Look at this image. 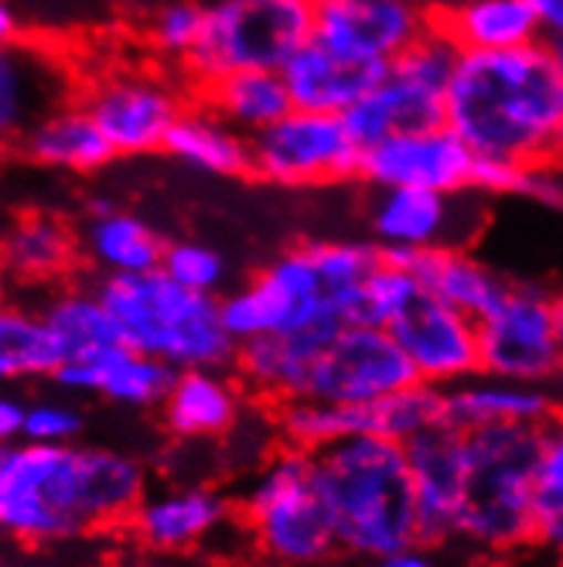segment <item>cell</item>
<instances>
[{
    "label": "cell",
    "instance_id": "obj_23",
    "mask_svg": "<svg viewBox=\"0 0 563 567\" xmlns=\"http://www.w3.org/2000/svg\"><path fill=\"white\" fill-rule=\"evenodd\" d=\"M79 250L100 277L150 274L165 264L168 239L137 213L110 198H90L79 223Z\"/></svg>",
    "mask_w": 563,
    "mask_h": 567
},
{
    "label": "cell",
    "instance_id": "obj_26",
    "mask_svg": "<svg viewBox=\"0 0 563 567\" xmlns=\"http://www.w3.org/2000/svg\"><path fill=\"white\" fill-rule=\"evenodd\" d=\"M11 144L24 165L62 175H96L116 157L106 134L79 100L62 103Z\"/></svg>",
    "mask_w": 563,
    "mask_h": 567
},
{
    "label": "cell",
    "instance_id": "obj_35",
    "mask_svg": "<svg viewBox=\"0 0 563 567\" xmlns=\"http://www.w3.org/2000/svg\"><path fill=\"white\" fill-rule=\"evenodd\" d=\"M42 311L65 349V362L124 342L96 288H72V284H65V288L45 298Z\"/></svg>",
    "mask_w": 563,
    "mask_h": 567
},
{
    "label": "cell",
    "instance_id": "obj_48",
    "mask_svg": "<svg viewBox=\"0 0 563 567\" xmlns=\"http://www.w3.org/2000/svg\"><path fill=\"white\" fill-rule=\"evenodd\" d=\"M550 49H553L556 69H560V79H563V45H550ZM556 161L563 165V110H560V127H556Z\"/></svg>",
    "mask_w": 563,
    "mask_h": 567
},
{
    "label": "cell",
    "instance_id": "obj_53",
    "mask_svg": "<svg viewBox=\"0 0 563 567\" xmlns=\"http://www.w3.org/2000/svg\"><path fill=\"white\" fill-rule=\"evenodd\" d=\"M311 4H317V0H311Z\"/></svg>",
    "mask_w": 563,
    "mask_h": 567
},
{
    "label": "cell",
    "instance_id": "obj_49",
    "mask_svg": "<svg viewBox=\"0 0 563 567\" xmlns=\"http://www.w3.org/2000/svg\"><path fill=\"white\" fill-rule=\"evenodd\" d=\"M499 567H560V564H556V560H550V564H509V560H505V564H499Z\"/></svg>",
    "mask_w": 563,
    "mask_h": 567
},
{
    "label": "cell",
    "instance_id": "obj_40",
    "mask_svg": "<svg viewBox=\"0 0 563 567\" xmlns=\"http://www.w3.org/2000/svg\"><path fill=\"white\" fill-rule=\"evenodd\" d=\"M168 277H175L181 288L198 295H219L226 284V260L216 247L195 239H171L165 250V264H160Z\"/></svg>",
    "mask_w": 563,
    "mask_h": 567
},
{
    "label": "cell",
    "instance_id": "obj_19",
    "mask_svg": "<svg viewBox=\"0 0 563 567\" xmlns=\"http://www.w3.org/2000/svg\"><path fill=\"white\" fill-rule=\"evenodd\" d=\"M175 373L178 370H171L168 362L119 342L83 359H69L52 383L72 396H103L131 411H154L165 403Z\"/></svg>",
    "mask_w": 563,
    "mask_h": 567
},
{
    "label": "cell",
    "instance_id": "obj_12",
    "mask_svg": "<svg viewBox=\"0 0 563 567\" xmlns=\"http://www.w3.org/2000/svg\"><path fill=\"white\" fill-rule=\"evenodd\" d=\"M253 178L280 188H314L362 178V147L345 116L291 110L277 124L250 137Z\"/></svg>",
    "mask_w": 563,
    "mask_h": 567
},
{
    "label": "cell",
    "instance_id": "obj_50",
    "mask_svg": "<svg viewBox=\"0 0 563 567\" xmlns=\"http://www.w3.org/2000/svg\"><path fill=\"white\" fill-rule=\"evenodd\" d=\"M556 311H560V336H563V291L556 295Z\"/></svg>",
    "mask_w": 563,
    "mask_h": 567
},
{
    "label": "cell",
    "instance_id": "obj_47",
    "mask_svg": "<svg viewBox=\"0 0 563 567\" xmlns=\"http://www.w3.org/2000/svg\"><path fill=\"white\" fill-rule=\"evenodd\" d=\"M21 11L28 4H45V8H55V11H72V8H83V4H93V0H11Z\"/></svg>",
    "mask_w": 563,
    "mask_h": 567
},
{
    "label": "cell",
    "instance_id": "obj_45",
    "mask_svg": "<svg viewBox=\"0 0 563 567\" xmlns=\"http://www.w3.org/2000/svg\"><path fill=\"white\" fill-rule=\"evenodd\" d=\"M28 18L11 4V0H4L0 4V38H4V45H14V42H24L28 38Z\"/></svg>",
    "mask_w": 563,
    "mask_h": 567
},
{
    "label": "cell",
    "instance_id": "obj_21",
    "mask_svg": "<svg viewBox=\"0 0 563 567\" xmlns=\"http://www.w3.org/2000/svg\"><path fill=\"white\" fill-rule=\"evenodd\" d=\"M75 96L79 86L72 75L31 38L0 52V131L8 141H18L31 124Z\"/></svg>",
    "mask_w": 563,
    "mask_h": 567
},
{
    "label": "cell",
    "instance_id": "obj_24",
    "mask_svg": "<svg viewBox=\"0 0 563 567\" xmlns=\"http://www.w3.org/2000/svg\"><path fill=\"white\" fill-rule=\"evenodd\" d=\"M79 250V226L52 209H18L4 229V270L18 288H65Z\"/></svg>",
    "mask_w": 563,
    "mask_h": 567
},
{
    "label": "cell",
    "instance_id": "obj_13",
    "mask_svg": "<svg viewBox=\"0 0 563 567\" xmlns=\"http://www.w3.org/2000/svg\"><path fill=\"white\" fill-rule=\"evenodd\" d=\"M417 383L407 352L379 326H342L317 352L304 396L369 408L376 400Z\"/></svg>",
    "mask_w": 563,
    "mask_h": 567
},
{
    "label": "cell",
    "instance_id": "obj_51",
    "mask_svg": "<svg viewBox=\"0 0 563 567\" xmlns=\"http://www.w3.org/2000/svg\"><path fill=\"white\" fill-rule=\"evenodd\" d=\"M556 390H560V400H563V377L556 380Z\"/></svg>",
    "mask_w": 563,
    "mask_h": 567
},
{
    "label": "cell",
    "instance_id": "obj_27",
    "mask_svg": "<svg viewBox=\"0 0 563 567\" xmlns=\"http://www.w3.org/2000/svg\"><path fill=\"white\" fill-rule=\"evenodd\" d=\"M247 390L226 370H181L160 403V424L178 441H216L239 427Z\"/></svg>",
    "mask_w": 563,
    "mask_h": 567
},
{
    "label": "cell",
    "instance_id": "obj_3",
    "mask_svg": "<svg viewBox=\"0 0 563 567\" xmlns=\"http://www.w3.org/2000/svg\"><path fill=\"white\" fill-rule=\"evenodd\" d=\"M314 485L325 503L338 554L383 560L424 544L407 444L355 434L314 455Z\"/></svg>",
    "mask_w": 563,
    "mask_h": 567
},
{
    "label": "cell",
    "instance_id": "obj_34",
    "mask_svg": "<svg viewBox=\"0 0 563 567\" xmlns=\"http://www.w3.org/2000/svg\"><path fill=\"white\" fill-rule=\"evenodd\" d=\"M277 434L284 437L288 449L317 455L355 434H373V414L369 408L298 396L288 403H277Z\"/></svg>",
    "mask_w": 563,
    "mask_h": 567
},
{
    "label": "cell",
    "instance_id": "obj_39",
    "mask_svg": "<svg viewBox=\"0 0 563 567\" xmlns=\"http://www.w3.org/2000/svg\"><path fill=\"white\" fill-rule=\"evenodd\" d=\"M202 24H206V4H198V0H168V4H160L147 18L144 34L157 59H168L181 69L185 59L195 52L198 38H202Z\"/></svg>",
    "mask_w": 563,
    "mask_h": 567
},
{
    "label": "cell",
    "instance_id": "obj_1",
    "mask_svg": "<svg viewBox=\"0 0 563 567\" xmlns=\"http://www.w3.org/2000/svg\"><path fill=\"white\" fill-rule=\"evenodd\" d=\"M147 468L110 444L14 441L0 452V526L18 547H59L127 526Z\"/></svg>",
    "mask_w": 563,
    "mask_h": 567
},
{
    "label": "cell",
    "instance_id": "obj_52",
    "mask_svg": "<svg viewBox=\"0 0 563 567\" xmlns=\"http://www.w3.org/2000/svg\"><path fill=\"white\" fill-rule=\"evenodd\" d=\"M4 567H21V564H4Z\"/></svg>",
    "mask_w": 563,
    "mask_h": 567
},
{
    "label": "cell",
    "instance_id": "obj_33",
    "mask_svg": "<svg viewBox=\"0 0 563 567\" xmlns=\"http://www.w3.org/2000/svg\"><path fill=\"white\" fill-rule=\"evenodd\" d=\"M65 367V349L42 308L8 305L0 311V377L52 380Z\"/></svg>",
    "mask_w": 563,
    "mask_h": 567
},
{
    "label": "cell",
    "instance_id": "obj_14",
    "mask_svg": "<svg viewBox=\"0 0 563 567\" xmlns=\"http://www.w3.org/2000/svg\"><path fill=\"white\" fill-rule=\"evenodd\" d=\"M430 28L434 8L424 0H317L311 38L358 65L386 69Z\"/></svg>",
    "mask_w": 563,
    "mask_h": 567
},
{
    "label": "cell",
    "instance_id": "obj_42",
    "mask_svg": "<svg viewBox=\"0 0 563 567\" xmlns=\"http://www.w3.org/2000/svg\"><path fill=\"white\" fill-rule=\"evenodd\" d=\"M512 195L533 198V202H540V206L563 213V165L560 161H546V165L519 172Z\"/></svg>",
    "mask_w": 563,
    "mask_h": 567
},
{
    "label": "cell",
    "instance_id": "obj_36",
    "mask_svg": "<svg viewBox=\"0 0 563 567\" xmlns=\"http://www.w3.org/2000/svg\"><path fill=\"white\" fill-rule=\"evenodd\" d=\"M536 550L563 564V408L543 424L536 478Z\"/></svg>",
    "mask_w": 563,
    "mask_h": 567
},
{
    "label": "cell",
    "instance_id": "obj_6",
    "mask_svg": "<svg viewBox=\"0 0 563 567\" xmlns=\"http://www.w3.org/2000/svg\"><path fill=\"white\" fill-rule=\"evenodd\" d=\"M239 523L277 567H317L338 554L332 516L314 485V455L280 449L247 485Z\"/></svg>",
    "mask_w": 563,
    "mask_h": 567
},
{
    "label": "cell",
    "instance_id": "obj_41",
    "mask_svg": "<svg viewBox=\"0 0 563 567\" xmlns=\"http://www.w3.org/2000/svg\"><path fill=\"white\" fill-rule=\"evenodd\" d=\"M83 411L72 408V403L59 400H34L28 403V417H24V437L34 444H72L83 437Z\"/></svg>",
    "mask_w": 563,
    "mask_h": 567
},
{
    "label": "cell",
    "instance_id": "obj_8",
    "mask_svg": "<svg viewBox=\"0 0 563 567\" xmlns=\"http://www.w3.org/2000/svg\"><path fill=\"white\" fill-rule=\"evenodd\" d=\"M461 49L437 24L386 65L376 90L362 96L345 116V127L362 151L383 144L393 134L445 124L448 90Z\"/></svg>",
    "mask_w": 563,
    "mask_h": 567
},
{
    "label": "cell",
    "instance_id": "obj_10",
    "mask_svg": "<svg viewBox=\"0 0 563 567\" xmlns=\"http://www.w3.org/2000/svg\"><path fill=\"white\" fill-rule=\"evenodd\" d=\"M219 305L226 329L239 346L267 336H298L338 318L307 243L284 250L247 284L219 295Z\"/></svg>",
    "mask_w": 563,
    "mask_h": 567
},
{
    "label": "cell",
    "instance_id": "obj_30",
    "mask_svg": "<svg viewBox=\"0 0 563 567\" xmlns=\"http://www.w3.org/2000/svg\"><path fill=\"white\" fill-rule=\"evenodd\" d=\"M165 154L195 175H209V178L253 175L250 137L226 124L202 100H191L185 106V113L178 116V124L165 141Z\"/></svg>",
    "mask_w": 563,
    "mask_h": 567
},
{
    "label": "cell",
    "instance_id": "obj_2",
    "mask_svg": "<svg viewBox=\"0 0 563 567\" xmlns=\"http://www.w3.org/2000/svg\"><path fill=\"white\" fill-rule=\"evenodd\" d=\"M563 79L550 42L505 52H461L445 124L486 161L536 168L556 161Z\"/></svg>",
    "mask_w": 563,
    "mask_h": 567
},
{
    "label": "cell",
    "instance_id": "obj_22",
    "mask_svg": "<svg viewBox=\"0 0 563 567\" xmlns=\"http://www.w3.org/2000/svg\"><path fill=\"white\" fill-rule=\"evenodd\" d=\"M342 326H345L342 318H329L298 336H267V339L243 342L236 352L232 373L243 383L247 393L260 400H270V403L298 400L304 396L317 352L332 342V336Z\"/></svg>",
    "mask_w": 563,
    "mask_h": 567
},
{
    "label": "cell",
    "instance_id": "obj_28",
    "mask_svg": "<svg viewBox=\"0 0 563 567\" xmlns=\"http://www.w3.org/2000/svg\"><path fill=\"white\" fill-rule=\"evenodd\" d=\"M386 69L376 65H358L329 45H321L317 38L304 42L291 62L280 69L288 83V93L294 100V110H314V113H348L376 83Z\"/></svg>",
    "mask_w": 563,
    "mask_h": 567
},
{
    "label": "cell",
    "instance_id": "obj_44",
    "mask_svg": "<svg viewBox=\"0 0 563 567\" xmlns=\"http://www.w3.org/2000/svg\"><path fill=\"white\" fill-rule=\"evenodd\" d=\"M540 28H543V42L563 45V0H533Z\"/></svg>",
    "mask_w": 563,
    "mask_h": 567
},
{
    "label": "cell",
    "instance_id": "obj_32",
    "mask_svg": "<svg viewBox=\"0 0 563 567\" xmlns=\"http://www.w3.org/2000/svg\"><path fill=\"white\" fill-rule=\"evenodd\" d=\"M195 100H202L209 110H216L226 124H232L239 134H260L270 124H277L280 116H288L294 110V100L288 93V83L280 72L253 69V72H232L222 75L216 83L202 86L195 93Z\"/></svg>",
    "mask_w": 563,
    "mask_h": 567
},
{
    "label": "cell",
    "instance_id": "obj_16",
    "mask_svg": "<svg viewBox=\"0 0 563 567\" xmlns=\"http://www.w3.org/2000/svg\"><path fill=\"white\" fill-rule=\"evenodd\" d=\"M386 332L407 352L420 383L445 390L481 373L478 318L434 298L424 288L399 308Z\"/></svg>",
    "mask_w": 563,
    "mask_h": 567
},
{
    "label": "cell",
    "instance_id": "obj_15",
    "mask_svg": "<svg viewBox=\"0 0 563 567\" xmlns=\"http://www.w3.org/2000/svg\"><path fill=\"white\" fill-rule=\"evenodd\" d=\"M481 157L448 127L393 134L362 151V182L373 188H427L445 195L478 192ZM481 195V192H478Z\"/></svg>",
    "mask_w": 563,
    "mask_h": 567
},
{
    "label": "cell",
    "instance_id": "obj_29",
    "mask_svg": "<svg viewBox=\"0 0 563 567\" xmlns=\"http://www.w3.org/2000/svg\"><path fill=\"white\" fill-rule=\"evenodd\" d=\"M434 24L461 52H505L543 42L533 0H448L434 8Z\"/></svg>",
    "mask_w": 563,
    "mask_h": 567
},
{
    "label": "cell",
    "instance_id": "obj_25",
    "mask_svg": "<svg viewBox=\"0 0 563 567\" xmlns=\"http://www.w3.org/2000/svg\"><path fill=\"white\" fill-rule=\"evenodd\" d=\"M445 396V424L458 431L499 427V424H536L543 427L560 411V390L543 383H515L489 373H475L455 386L440 390Z\"/></svg>",
    "mask_w": 563,
    "mask_h": 567
},
{
    "label": "cell",
    "instance_id": "obj_5",
    "mask_svg": "<svg viewBox=\"0 0 563 567\" xmlns=\"http://www.w3.org/2000/svg\"><path fill=\"white\" fill-rule=\"evenodd\" d=\"M93 288L110 308L124 346L171 370H232L239 342L222 321L219 295L188 291L165 270L100 277Z\"/></svg>",
    "mask_w": 563,
    "mask_h": 567
},
{
    "label": "cell",
    "instance_id": "obj_7",
    "mask_svg": "<svg viewBox=\"0 0 563 567\" xmlns=\"http://www.w3.org/2000/svg\"><path fill=\"white\" fill-rule=\"evenodd\" d=\"M311 34V0H209L202 38L185 59L181 79L198 93L232 72H280Z\"/></svg>",
    "mask_w": 563,
    "mask_h": 567
},
{
    "label": "cell",
    "instance_id": "obj_18",
    "mask_svg": "<svg viewBox=\"0 0 563 567\" xmlns=\"http://www.w3.org/2000/svg\"><path fill=\"white\" fill-rule=\"evenodd\" d=\"M229 519L232 506L212 485H165L140 499L124 530L150 554H185L209 544Z\"/></svg>",
    "mask_w": 563,
    "mask_h": 567
},
{
    "label": "cell",
    "instance_id": "obj_43",
    "mask_svg": "<svg viewBox=\"0 0 563 567\" xmlns=\"http://www.w3.org/2000/svg\"><path fill=\"white\" fill-rule=\"evenodd\" d=\"M24 417H28V403H21L18 396L0 400V437H4V444L24 437Z\"/></svg>",
    "mask_w": 563,
    "mask_h": 567
},
{
    "label": "cell",
    "instance_id": "obj_20",
    "mask_svg": "<svg viewBox=\"0 0 563 567\" xmlns=\"http://www.w3.org/2000/svg\"><path fill=\"white\" fill-rule=\"evenodd\" d=\"M407 455L417 489L420 537L427 547L451 544L458 534L465 482V431L440 421L407 444Z\"/></svg>",
    "mask_w": 563,
    "mask_h": 567
},
{
    "label": "cell",
    "instance_id": "obj_11",
    "mask_svg": "<svg viewBox=\"0 0 563 567\" xmlns=\"http://www.w3.org/2000/svg\"><path fill=\"white\" fill-rule=\"evenodd\" d=\"M481 373L553 386L563 377V336L556 295L540 284L509 280L505 295L478 318Z\"/></svg>",
    "mask_w": 563,
    "mask_h": 567
},
{
    "label": "cell",
    "instance_id": "obj_4",
    "mask_svg": "<svg viewBox=\"0 0 563 567\" xmlns=\"http://www.w3.org/2000/svg\"><path fill=\"white\" fill-rule=\"evenodd\" d=\"M543 427L499 424L465 431V482L455 544L509 560L536 547V478Z\"/></svg>",
    "mask_w": 563,
    "mask_h": 567
},
{
    "label": "cell",
    "instance_id": "obj_38",
    "mask_svg": "<svg viewBox=\"0 0 563 567\" xmlns=\"http://www.w3.org/2000/svg\"><path fill=\"white\" fill-rule=\"evenodd\" d=\"M369 414H373V434L410 444L417 434L445 421V396H440V386L417 380L404 390L389 393L386 400L369 403Z\"/></svg>",
    "mask_w": 563,
    "mask_h": 567
},
{
    "label": "cell",
    "instance_id": "obj_31",
    "mask_svg": "<svg viewBox=\"0 0 563 567\" xmlns=\"http://www.w3.org/2000/svg\"><path fill=\"white\" fill-rule=\"evenodd\" d=\"M404 264L420 288L434 298L455 305L458 311L481 318L496 308V301L505 295L509 277L496 274L489 264H481L465 247H440V250H420V254H386Z\"/></svg>",
    "mask_w": 563,
    "mask_h": 567
},
{
    "label": "cell",
    "instance_id": "obj_17",
    "mask_svg": "<svg viewBox=\"0 0 563 567\" xmlns=\"http://www.w3.org/2000/svg\"><path fill=\"white\" fill-rule=\"evenodd\" d=\"M369 233L383 254L465 247L481 226L478 192L445 195L427 188H373Z\"/></svg>",
    "mask_w": 563,
    "mask_h": 567
},
{
    "label": "cell",
    "instance_id": "obj_46",
    "mask_svg": "<svg viewBox=\"0 0 563 567\" xmlns=\"http://www.w3.org/2000/svg\"><path fill=\"white\" fill-rule=\"evenodd\" d=\"M376 567H440V564H437V557L430 554L427 544H417V547H407V550L376 560Z\"/></svg>",
    "mask_w": 563,
    "mask_h": 567
},
{
    "label": "cell",
    "instance_id": "obj_37",
    "mask_svg": "<svg viewBox=\"0 0 563 567\" xmlns=\"http://www.w3.org/2000/svg\"><path fill=\"white\" fill-rule=\"evenodd\" d=\"M307 250L314 257V267L321 274V284H325L329 301L338 311L362 284H366L376 267L386 260V254L369 239H317L307 243Z\"/></svg>",
    "mask_w": 563,
    "mask_h": 567
},
{
    "label": "cell",
    "instance_id": "obj_9",
    "mask_svg": "<svg viewBox=\"0 0 563 567\" xmlns=\"http://www.w3.org/2000/svg\"><path fill=\"white\" fill-rule=\"evenodd\" d=\"M75 100L90 110L116 157H134L165 151L195 93L150 65H106L79 86Z\"/></svg>",
    "mask_w": 563,
    "mask_h": 567
}]
</instances>
